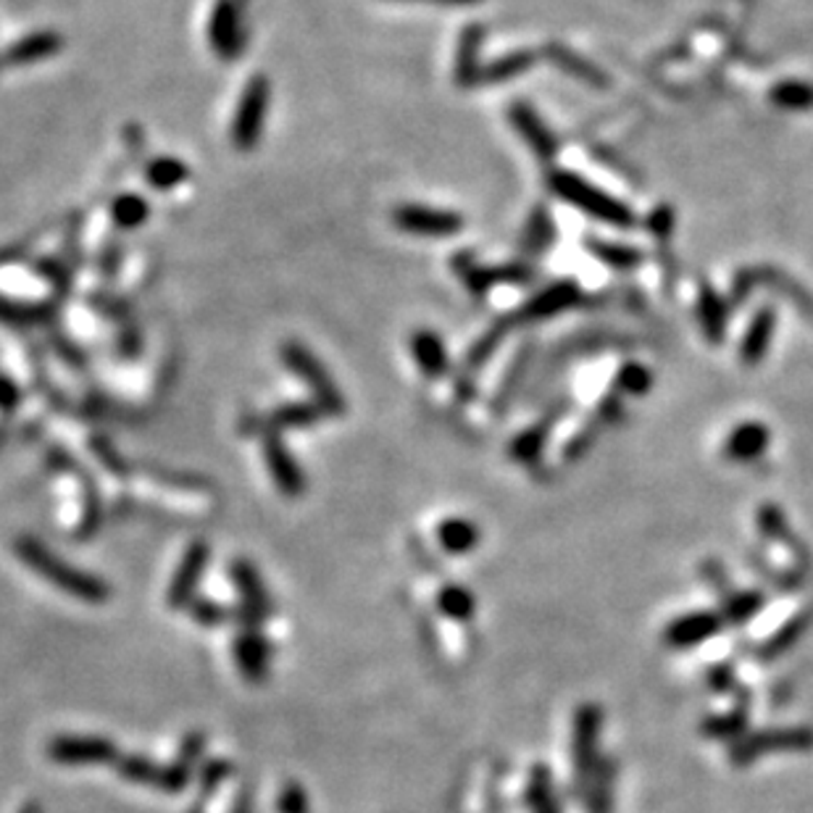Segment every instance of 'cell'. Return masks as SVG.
<instances>
[{
  "label": "cell",
  "mask_w": 813,
  "mask_h": 813,
  "mask_svg": "<svg viewBox=\"0 0 813 813\" xmlns=\"http://www.w3.org/2000/svg\"><path fill=\"white\" fill-rule=\"evenodd\" d=\"M514 122H516V127H519L522 133L527 135L529 140H533V146L537 150H540V153H546V148H548L550 140H548V135L542 133V127H540V124H537L535 116L529 114L527 108H516L514 111Z\"/></svg>",
  "instance_id": "25"
},
{
  "label": "cell",
  "mask_w": 813,
  "mask_h": 813,
  "mask_svg": "<svg viewBox=\"0 0 813 813\" xmlns=\"http://www.w3.org/2000/svg\"><path fill=\"white\" fill-rule=\"evenodd\" d=\"M208 35H211L214 50L221 58H234L242 48V30L240 16L232 0H221L214 9L211 24H208Z\"/></svg>",
  "instance_id": "8"
},
{
  "label": "cell",
  "mask_w": 813,
  "mask_h": 813,
  "mask_svg": "<svg viewBox=\"0 0 813 813\" xmlns=\"http://www.w3.org/2000/svg\"><path fill=\"white\" fill-rule=\"evenodd\" d=\"M766 445H769V430L764 424H743L726 440V456L734 461H753L764 454Z\"/></svg>",
  "instance_id": "15"
},
{
  "label": "cell",
  "mask_w": 813,
  "mask_h": 813,
  "mask_svg": "<svg viewBox=\"0 0 813 813\" xmlns=\"http://www.w3.org/2000/svg\"><path fill=\"white\" fill-rule=\"evenodd\" d=\"M148 203L140 195H122L111 206V216H114V225L122 229H137L142 221L148 219Z\"/></svg>",
  "instance_id": "19"
},
{
  "label": "cell",
  "mask_w": 813,
  "mask_h": 813,
  "mask_svg": "<svg viewBox=\"0 0 813 813\" xmlns=\"http://www.w3.org/2000/svg\"><path fill=\"white\" fill-rule=\"evenodd\" d=\"M264 456H266L268 471L274 474V480H277V488L282 490V493H285V495H300V493H304V488H306L304 471L298 469V463H295L293 456L287 454L285 445L279 443L277 432H268V435H266Z\"/></svg>",
  "instance_id": "7"
},
{
  "label": "cell",
  "mask_w": 813,
  "mask_h": 813,
  "mask_svg": "<svg viewBox=\"0 0 813 813\" xmlns=\"http://www.w3.org/2000/svg\"><path fill=\"white\" fill-rule=\"evenodd\" d=\"M16 550H19V556L27 561V566L32 569V572H37L43 580H48L50 585L64 589V593L75 595V598L88 600V603H103L108 598L106 582H101L98 576L88 574V572H80V569L69 566L67 561H61L58 556L50 553L43 542L24 537V540H19Z\"/></svg>",
  "instance_id": "1"
},
{
  "label": "cell",
  "mask_w": 813,
  "mask_h": 813,
  "mask_svg": "<svg viewBox=\"0 0 813 813\" xmlns=\"http://www.w3.org/2000/svg\"><path fill=\"white\" fill-rule=\"evenodd\" d=\"M282 360L287 364V369H293L308 387H311L321 411H327V414H343L345 409L343 396H340V390L334 387L330 374L324 371V366H321L304 345L287 343L282 347Z\"/></svg>",
  "instance_id": "3"
},
{
  "label": "cell",
  "mask_w": 813,
  "mask_h": 813,
  "mask_svg": "<svg viewBox=\"0 0 813 813\" xmlns=\"http://www.w3.org/2000/svg\"><path fill=\"white\" fill-rule=\"evenodd\" d=\"M411 353H414L416 364L422 366V371L427 377H440L448 369V353H445L443 340L435 332H414V337H411Z\"/></svg>",
  "instance_id": "14"
},
{
  "label": "cell",
  "mask_w": 813,
  "mask_h": 813,
  "mask_svg": "<svg viewBox=\"0 0 813 813\" xmlns=\"http://www.w3.org/2000/svg\"><path fill=\"white\" fill-rule=\"evenodd\" d=\"M437 540H440L443 550L461 556L477 548L480 529H477L469 519H445L440 527H437Z\"/></svg>",
  "instance_id": "16"
},
{
  "label": "cell",
  "mask_w": 813,
  "mask_h": 813,
  "mask_svg": "<svg viewBox=\"0 0 813 813\" xmlns=\"http://www.w3.org/2000/svg\"><path fill=\"white\" fill-rule=\"evenodd\" d=\"M600 711L595 706H582L574 721V764L576 771L585 777L595 764V747H598Z\"/></svg>",
  "instance_id": "10"
},
{
  "label": "cell",
  "mask_w": 813,
  "mask_h": 813,
  "mask_svg": "<svg viewBox=\"0 0 813 813\" xmlns=\"http://www.w3.org/2000/svg\"><path fill=\"white\" fill-rule=\"evenodd\" d=\"M279 811L282 813H308V800H306V792L300 790V785H287L285 790H282Z\"/></svg>",
  "instance_id": "27"
},
{
  "label": "cell",
  "mask_w": 813,
  "mask_h": 813,
  "mask_svg": "<svg viewBox=\"0 0 813 813\" xmlns=\"http://www.w3.org/2000/svg\"><path fill=\"white\" fill-rule=\"evenodd\" d=\"M61 45L64 41L56 35V32H35V35L24 37V41L11 45V48L0 56V69L27 67V64L43 61V58L58 54Z\"/></svg>",
  "instance_id": "11"
},
{
  "label": "cell",
  "mask_w": 813,
  "mask_h": 813,
  "mask_svg": "<svg viewBox=\"0 0 813 813\" xmlns=\"http://www.w3.org/2000/svg\"><path fill=\"white\" fill-rule=\"evenodd\" d=\"M234 659H238L242 677L248 682H261L268 668V642L255 629H245V634L234 642Z\"/></svg>",
  "instance_id": "12"
},
{
  "label": "cell",
  "mask_w": 813,
  "mask_h": 813,
  "mask_svg": "<svg viewBox=\"0 0 813 813\" xmlns=\"http://www.w3.org/2000/svg\"><path fill=\"white\" fill-rule=\"evenodd\" d=\"M16 400H19V392H16L14 382L0 377V409H11V405H16Z\"/></svg>",
  "instance_id": "30"
},
{
  "label": "cell",
  "mask_w": 813,
  "mask_h": 813,
  "mask_svg": "<svg viewBox=\"0 0 813 813\" xmlns=\"http://www.w3.org/2000/svg\"><path fill=\"white\" fill-rule=\"evenodd\" d=\"M440 608H443V614L450 616V619L463 621L474 614V598H471V593L467 587L448 585L440 593Z\"/></svg>",
  "instance_id": "22"
},
{
  "label": "cell",
  "mask_w": 813,
  "mask_h": 813,
  "mask_svg": "<svg viewBox=\"0 0 813 813\" xmlns=\"http://www.w3.org/2000/svg\"><path fill=\"white\" fill-rule=\"evenodd\" d=\"M774 101L782 108L803 111L813 106V88L805 82H785L774 90Z\"/></svg>",
  "instance_id": "23"
},
{
  "label": "cell",
  "mask_w": 813,
  "mask_h": 813,
  "mask_svg": "<svg viewBox=\"0 0 813 813\" xmlns=\"http://www.w3.org/2000/svg\"><path fill=\"white\" fill-rule=\"evenodd\" d=\"M553 187L563 201L574 203L580 211L595 216V219L611 221V225H619V227L632 225V214H629V208L625 206V203L611 198V195L600 193L598 187L587 185V182H582L580 176L556 174Z\"/></svg>",
  "instance_id": "2"
},
{
  "label": "cell",
  "mask_w": 813,
  "mask_h": 813,
  "mask_svg": "<svg viewBox=\"0 0 813 813\" xmlns=\"http://www.w3.org/2000/svg\"><path fill=\"white\" fill-rule=\"evenodd\" d=\"M719 627H721L719 616H713L708 611L687 614V616H682V619L674 621L672 627H668L666 640L672 642L674 648L698 645V642H703L706 638H711V634H717Z\"/></svg>",
  "instance_id": "13"
},
{
  "label": "cell",
  "mask_w": 813,
  "mask_h": 813,
  "mask_svg": "<svg viewBox=\"0 0 813 813\" xmlns=\"http://www.w3.org/2000/svg\"><path fill=\"white\" fill-rule=\"evenodd\" d=\"M572 287H556V290H550L548 295H542V298H537L533 308H529V313L533 317H546L548 311H553V308H559L563 304H569L572 300Z\"/></svg>",
  "instance_id": "26"
},
{
  "label": "cell",
  "mask_w": 813,
  "mask_h": 813,
  "mask_svg": "<svg viewBox=\"0 0 813 813\" xmlns=\"http://www.w3.org/2000/svg\"><path fill=\"white\" fill-rule=\"evenodd\" d=\"M811 743H813L811 732H803V730H790V732H766V737L745 740V743L740 745V758H737V760L756 758V753H758L760 747H764V745H769V747H805V745H811Z\"/></svg>",
  "instance_id": "18"
},
{
  "label": "cell",
  "mask_w": 813,
  "mask_h": 813,
  "mask_svg": "<svg viewBox=\"0 0 813 813\" xmlns=\"http://www.w3.org/2000/svg\"><path fill=\"white\" fill-rule=\"evenodd\" d=\"M48 753L56 764L67 766L116 764V758H119L116 745L106 737H56L48 745Z\"/></svg>",
  "instance_id": "6"
},
{
  "label": "cell",
  "mask_w": 813,
  "mask_h": 813,
  "mask_svg": "<svg viewBox=\"0 0 813 813\" xmlns=\"http://www.w3.org/2000/svg\"><path fill=\"white\" fill-rule=\"evenodd\" d=\"M146 176L156 190H174L176 185H182V182L187 180L190 169L180 159H172V156H161V159H153L148 163Z\"/></svg>",
  "instance_id": "17"
},
{
  "label": "cell",
  "mask_w": 813,
  "mask_h": 813,
  "mask_svg": "<svg viewBox=\"0 0 813 813\" xmlns=\"http://www.w3.org/2000/svg\"><path fill=\"white\" fill-rule=\"evenodd\" d=\"M208 556H211V550H208V546H203V542H195V546L187 550L185 559H182V566L176 569V574L172 580V589H169V606L172 608L187 606L195 593V585H198L203 569H206Z\"/></svg>",
  "instance_id": "9"
},
{
  "label": "cell",
  "mask_w": 813,
  "mask_h": 813,
  "mask_svg": "<svg viewBox=\"0 0 813 813\" xmlns=\"http://www.w3.org/2000/svg\"><path fill=\"white\" fill-rule=\"evenodd\" d=\"M619 382L629 392H642L648 385H651V377H648V371L640 369V366H627V369L621 371Z\"/></svg>",
  "instance_id": "28"
},
{
  "label": "cell",
  "mask_w": 813,
  "mask_h": 813,
  "mask_svg": "<svg viewBox=\"0 0 813 813\" xmlns=\"http://www.w3.org/2000/svg\"><path fill=\"white\" fill-rule=\"evenodd\" d=\"M22 813H41V809H37V805H27Z\"/></svg>",
  "instance_id": "32"
},
{
  "label": "cell",
  "mask_w": 813,
  "mask_h": 813,
  "mask_svg": "<svg viewBox=\"0 0 813 813\" xmlns=\"http://www.w3.org/2000/svg\"><path fill=\"white\" fill-rule=\"evenodd\" d=\"M432 3H474V0H432Z\"/></svg>",
  "instance_id": "31"
},
{
  "label": "cell",
  "mask_w": 813,
  "mask_h": 813,
  "mask_svg": "<svg viewBox=\"0 0 813 813\" xmlns=\"http://www.w3.org/2000/svg\"><path fill=\"white\" fill-rule=\"evenodd\" d=\"M392 219L403 232L422 234V238H454L463 227V219L458 214L437 211V208L430 206H414V203L400 206Z\"/></svg>",
  "instance_id": "5"
},
{
  "label": "cell",
  "mask_w": 813,
  "mask_h": 813,
  "mask_svg": "<svg viewBox=\"0 0 813 813\" xmlns=\"http://www.w3.org/2000/svg\"><path fill=\"white\" fill-rule=\"evenodd\" d=\"M774 330V317L769 311H760L756 321H753L751 332H747V340L743 345V356L747 364H756L764 356L766 345H769V334Z\"/></svg>",
  "instance_id": "21"
},
{
  "label": "cell",
  "mask_w": 813,
  "mask_h": 813,
  "mask_svg": "<svg viewBox=\"0 0 813 813\" xmlns=\"http://www.w3.org/2000/svg\"><path fill=\"white\" fill-rule=\"evenodd\" d=\"M190 611H193V616L201 621V625H219V621L227 616L225 608L214 606V603H206V600L193 603V608H190Z\"/></svg>",
  "instance_id": "29"
},
{
  "label": "cell",
  "mask_w": 813,
  "mask_h": 813,
  "mask_svg": "<svg viewBox=\"0 0 813 813\" xmlns=\"http://www.w3.org/2000/svg\"><path fill=\"white\" fill-rule=\"evenodd\" d=\"M529 805H533L535 813H559L548 771H542V769L535 771L533 782H529Z\"/></svg>",
  "instance_id": "24"
},
{
  "label": "cell",
  "mask_w": 813,
  "mask_h": 813,
  "mask_svg": "<svg viewBox=\"0 0 813 813\" xmlns=\"http://www.w3.org/2000/svg\"><path fill=\"white\" fill-rule=\"evenodd\" d=\"M266 103H268V82L266 77L255 75L248 80L245 90H242L238 114H234L232 124V142L240 150H253L259 142L261 129H264L266 119Z\"/></svg>",
  "instance_id": "4"
},
{
  "label": "cell",
  "mask_w": 813,
  "mask_h": 813,
  "mask_svg": "<svg viewBox=\"0 0 813 813\" xmlns=\"http://www.w3.org/2000/svg\"><path fill=\"white\" fill-rule=\"evenodd\" d=\"M319 414H321L319 405L293 403V405H282V409L274 411L272 419H268V424H272V430H277V427H308V424L319 422Z\"/></svg>",
  "instance_id": "20"
}]
</instances>
